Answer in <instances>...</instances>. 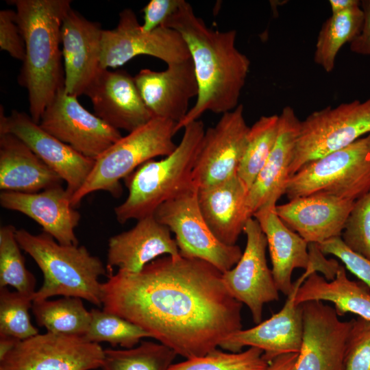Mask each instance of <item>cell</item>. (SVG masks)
Returning <instances> with one entry per match:
<instances>
[{"label": "cell", "mask_w": 370, "mask_h": 370, "mask_svg": "<svg viewBox=\"0 0 370 370\" xmlns=\"http://www.w3.org/2000/svg\"><path fill=\"white\" fill-rule=\"evenodd\" d=\"M370 134V98L313 112L301 121L290 177L303 166Z\"/></svg>", "instance_id": "obj_8"}, {"label": "cell", "mask_w": 370, "mask_h": 370, "mask_svg": "<svg viewBox=\"0 0 370 370\" xmlns=\"http://www.w3.org/2000/svg\"><path fill=\"white\" fill-rule=\"evenodd\" d=\"M163 26L176 30L185 40L199 88L196 102L176 124V133L206 111L223 114L234 110L251 64L236 47V31L210 28L185 0Z\"/></svg>", "instance_id": "obj_2"}, {"label": "cell", "mask_w": 370, "mask_h": 370, "mask_svg": "<svg viewBox=\"0 0 370 370\" xmlns=\"http://www.w3.org/2000/svg\"><path fill=\"white\" fill-rule=\"evenodd\" d=\"M317 246L324 255H332L338 258L344 264L345 269L370 288L369 260L349 249L341 237L329 239Z\"/></svg>", "instance_id": "obj_39"}, {"label": "cell", "mask_w": 370, "mask_h": 370, "mask_svg": "<svg viewBox=\"0 0 370 370\" xmlns=\"http://www.w3.org/2000/svg\"><path fill=\"white\" fill-rule=\"evenodd\" d=\"M248 190L236 175L219 184L197 189L201 213L217 239L234 245L249 219L245 201Z\"/></svg>", "instance_id": "obj_26"}, {"label": "cell", "mask_w": 370, "mask_h": 370, "mask_svg": "<svg viewBox=\"0 0 370 370\" xmlns=\"http://www.w3.org/2000/svg\"><path fill=\"white\" fill-rule=\"evenodd\" d=\"M363 20L360 5L332 14L323 23L318 34L314 62L325 72H332L338 53L344 45L350 44L359 35Z\"/></svg>", "instance_id": "obj_29"}, {"label": "cell", "mask_w": 370, "mask_h": 370, "mask_svg": "<svg viewBox=\"0 0 370 370\" xmlns=\"http://www.w3.org/2000/svg\"><path fill=\"white\" fill-rule=\"evenodd\" d=\"M295 300L297 305L310 301L332 302L338 317L353 313L370 321V288L361 281L349 280L341 264L332 280L317 272L311 273L298 288Z\"/></svg>", "instance_id": "obj_28"}, {"label": "cell", "mask_w": 370, "mask_h": 370, "mask_svg": "<svg viewBox=\"0 0 370 370\" xmlns=\"http://www.w3.org/2000/svg\"><path fill=\"white\" fill-rule=\"evenodd\" d=\"M139 55L153 56L167 65L190 59L179 32L164 26L144 32L134 11L125 8L115 28L102 31L99 67L116 68Z\"/></svg>", "instance_id": "obj_10"}, {"label": "cell", "mask_w": 370, "mask_h": 370, "mask_svg": "<svg viewBox=\"0 0 370 370\" xmlns=\"http://www.w3.org/2000/svg\"><path fill=\"white\" fill-rule=\"evenodd\" d=\"M88 329L83 336L89 342H107L112 346L132 348L151 335L141 328L104 310L93 308Z\"/></svg>", "instance_id": "obj_34"}, {"label": "cell", "mask_w": 370, "mask_h": 370, "mask_svg": "<svg viewBox=\"0 0 370 370\" xmlns=\"http://www.w3.org/2000/svg\"><path fill=\"white\" fill-rule=\"evenodd\" d=\"M176 123L153 118L146 124L122 136L95 160L82 186L71 198L75 207L90 193L103 190L118 197L120 181L136 168L158 156H167L176 148L173 141Z\"/></svg>", "instance_id": "obj_6"}, {"label": "cell", "mask_w": 370, "mask_h": 370, "mask_svg": "<svg viewBox=\"0 0 370 370\" xmlns=\"http://www.w3.org/2000/svg\"><path fill=\"white\" fill-rule=\"evenodd\" d=\"M103 358L99 343L47 332L21 341L0 360V370H94Z\"/></svg>", "instance_id": "obj_12"}, {"label": "cell", "mask_w": 370, "mask_h": 370, "mask_svg": "<svg viewBox=\"0 0 370 370\" xmlns=\"http://www.w3.org/2000/svg\"><path fill=\"white\" fill-rule=\"evenodd\" d=\"M355 201L325 194L296 197L275 206L283 223L308 243L341 237Z\"/></svg>", "instance_id": "obj_22"}, {"label": "cell", "mask_w": 370, "mask_h": 370, "mask_svg": "<svg viewBox=\"0 0 370 370\" xmlns=\"http://www.w3.org/2000/svg\"><path fill=\"white\" fill-rule=\"evenodd\" d=\"M360 7L364 20L359 35L349 44L350 50L357 54L370 56V0H362Z\"/></svg>", "instance_id": "obj_42"}, {"label": "cell", "mask_w": 370, "mask_h": 370, "mask_svg": "<svg viewBox=\"0 0 370 370\" xmlns=\"http://www.w3.org/2000/svg\"><path fill=\"white\" fill-rule=\"evenodd\" d=\"M279 115L262 116L247 134L246 146L240 162L237 176L249 190L265 164L277 140Z\"/></svg>", "instance_id": "obj_31"}, {"label": "cell", "mask_w": 370, "mask_h": 370, "mask_svg": "<svg viewBox=\"0 0 370 370\" xmlns=\"http://www.w3.org/2000/svg\"><path fill=\"white\" fill-rule=\"evenodd\" d=\"M103 29L71 8L61 27L66 93L84 95L99 69Z\"/></svg>", "instance_id": "obj_21"}, {"label": "cell", "mask_w": 370, "mask_h": 370, "mask_svg": "<svg viewBox=\"0 0 370 370\" xmlns=\"http://www.w3.org/2000/svg\"><path fill=\"white\" fill-rule=\"evenodd\" d=\"M313 272L306 271L293 282V289L279 312L253 328L233 333L221 347L234 353L245 346L257 347L269 363L280 356L299 353L304 332L303 312L301 304L297 305L295 297L299 286Z\"/></svg>", "instance_id": "obj_18"}, {"label": "cell", "mask_w": 370, "mask_h": 370, "mask_svg": "<svg viewBox=\"0 0 370 370\" xmlns=\"http://www.w3.org/2000/svg\"><path fill=\"white\" fill-rule=\"evenodd\" d=\"M25 45V56L18 77L27 89L29 115L39 123L47 106L64 88L60 49L61 27L70 0H11Z\"/></svg>", "instance_id": "obj_3"}, {"label": "cell", "mask_w": 370, "mask_h": 370, "mask_svg": "<svg viewBox=\"0 0 370 370\" xmlns=\"http://www.w3.org/2000/svg\"><path fill=\"white\" fill-rule=\"evenodd\" d=\"M184 0H151L143 9V23L141 29L149 32L162 27L175 14Z\"/></svg>", "instance_id": "obj_41"}, {"label": "cell", "mask_w": 370, "mask_h": 370, "mask_svg": "<svg viewBox=\"0 0 370 370\" xmlns=\"http://www.w3.org/2000/svg\"><path fill=\"white\" fill-rule=\"evenodd\" d=\"M0 48L14 59L23 61L25 45L16 22V12L10 9L0 12Z\"/></svg>", "instance_id": "obj_40"}, {"label": "cell", "mask_w": 370, "mask_h": 370, "mask_svg": "<svg viewBox=\"0 0 370 370\" xmlns=\"http://www.w3.org/2000/svg\"><path fill=\"white\" fill-rule=\"evenodd\" d=\"M60 89L44 111L39 125L83 156L97 160L122 136Z\"/></svg>", "instance_id": "obj_13"}, {"label": "cell", "mask_w": 370, "mask_h": 370, "mask_svg": "<svg viewBox=\"0 0 370 370\" xmlns=\"http://www.w3.org/2000/svg\"><path fill=\"white\" fill-rule=\"evenodd\" d=\"M358 0H330L332 14L342 12L352 8L360 5Z\"/></svg>", "instance_id": "obj_44"}, {"label": "cell", "mask_w": 370, "mask_h": 370, "mask_svg": "<svg viewBox=\"0 0 370 370\" xmlns=\"http://www.w3.org/2000/svg\"><path fill=\"white\" fill-rule=\"evenodd\" d=\"M184 129L180 143L171 154L147 161L125 178L128 195L114 208L119 223L153 215L164 202L197 190L193 172L206 130L199 119Z\"/></svg>", "instance_id": "obj_4"}, {"label": "cell", "mask_w": 370, "mask_h": 370, "mask_svg": "<svg viewBox=\"0 0 370 370\" xmlns=\"http://www.w3.org/2000/svg\"><path fill=\"white\" fill-rule=\"evenodd\" d=\"M304 332L294 370H343L351 321L320 301L301 304Z\"/></svg>", "instance_id": "obj_16"}, {"label": "cell", "mask_w": 370, "mask_h": 370, "mask_svg": "<svg viewBox=\"0 0 370 370\" xmlns=\"http://www.w3.org/2000/svg\"><path fill=\"white\" fill-rule=\"evenodd\" d=\"M275 206H264L253 217L267 238L272 275L279 292L286 296L292 292V274L295 269L321 272L326 280H332L339 263L334 259H326L317 244L308 243L289 229L278 216Z\"/></svg>", "instance_id": "obj_11"}, {"label": "cell", "mask_w": 370, "mask_h": 370, "mask_svg": "<svg viewBox=\"0 0 370 370\" xmlns=\"http://www.w3.org/2000/svg\"><path fill=\"white\" fill-rule=\"evenodd\" d=\"M269 365L260 349L250 347L236 353L216 349L204 356L172 364L169 370H266Z\"/></svg>", "instance_id": "obj_35"}, {"label": "cell", "mask_w": 370, "mask_h": 370, "mask_svg": "<svg viewBox=\"0 0 370 370\" xmlns=\"http://www.w3.org/2000/svg\"><path fill=\"white\" fill-rule=\"evenodd\" d=\"M101 284L102 309L141 328L186 359L217 349L243 329V304L208 262L165 256Z\"/></svg>", "instance_id": "obj_1"}, {"label": "cell", "mask_w": 370, "mask_h": 370, "mask_svg": "<svg viewBox=\"0 0 370 370\" xmlns=\"http://www.w3.org/2000/svg\"><path fill=\"white\" fill-rule=\"evenodd\" d=\"M20 341L12 336L0 335V360H2Z\"/></svg>", "instance_id": "obj_45"}, {"label": "cell", "mask_w": 370, "mask_h": 370, "mask_svg": "<svg viewBox=\"0 0 370 370\" xmlns=\"http://www.w3.org/2000/svg\"><path fill=\"white\" fill-rule=\"evenodd\" d=\"M17 241L42 272L44 282L33 301L62 295L84 299L101 306V284L99 278L108 275L102 261L86 247L62 245L42 232L33 234L16 230Z\"/></svg>", "instance_id": "obj_5"}, {"label": "cell", "mask_w": 370, "mask_h": 370, "mask_svg": "<svg viewBox=\"0 0 370 370\" xmlns=\"http://www.w3.org/2000/svg\"><path fill=\"white\" fill-rule=\"evenodd\" d=\"M10 133L25 143L66 184L72 197L82 186L95 160L79 153L44 130L27 114L13 110L6 116L0 110V134Z\"/></svg>", "instance_id": "obj_17"}, {"label": "cell", "mask_w": 370, "mask_h": 370, "mask_svg": "<svg viewBox=\"0 0 370 370\" xmlns=\"http://www.w3.org/2000/svg\"><path fill=\"white\" fill-rule=\"evenodd\" d=\"M134 78L153 118L168 119L177 124L186 116L190 100L199 92L191 58L168 64L162 71L142 69Z\"/></svg>", "instance_id": "obj_20"}, {"label": "cell", "mask_w": 370, "mask_h": 370, "mask_svg": "<svg viewBox=\"0 0 370 370\" xmlns=\"http://www.w3.org/2000/svg\"><path fill=\"white\" fill-rule=\"evenodd\" d=\"M170 230L153 215L138 220L130 230L108 241L106 269L108 276L118 271L137 273L160 256H180L177 243Z\"/></svg>", "instance_id": "obj_24"}, {"label": "cell", "mask_w": 370, "mask_h": 370, "mask_svg": "<svg viewBox=\"0 0 370 370\" xmlns=\"http://www.w3.org/2000/svg\"><path fill=\"white\" fill-rule=\"evenodd\" d=\"M176 353L160 343L141 341L132 348L105 349L102 370H169Z\"/></svg>", "instance_id": "obj_32"}, {"label": "cell", "mask_w": 370, "mask_h": 370, "mask_svg": "<svg viewBox=\"0 0 370 370\" xmlns=\"http://www.w3.org/2000/svg\"><path fill=\"white\" fill-rule=\"evenodd\" d=\"M247 242L243 254L231 269L223 273V280L231 295L249 309L256 324L262 321L265 304L277 301L279 291L267 265V241L256 219L244 227Z\"/></svg>", "instance_id": "obj_15"}, {"label": "cell", "mask_w": 370, "mask_h": 370, "mask_svg": "<svg viewBox=\"0 0 370 370\" xmlns=\"http://www.w3.org/2000/svg\"><path fill=\"white\" fill-rule=\"evenodd\" d=\"M300 124L293 108L284 107L279 115L276 143L247 193L245 208L249 218L264 206H275L285 193Z\"/></svg>", "instance_id": "obj_25"}, {"label": "cell", "mask_w": 370, "mask_h": 370, "mask_svg": "<svg viewBox=\"0 0 370 370\" xmlns=\"http://www.w3.org/2000/svg\"><path fill=\"white\" fill-rule=\"evenodd\" d=\"M16 232L12 225L0 227V288L10 286L17 292L34 298L36 280L25 266Z\"/></svg>", "instance_id": "obj_33"}, {"label": "cell", "mask_w": 370, "mask_h": 370, "mask_svg": "<svg viewBox=\"0 0 370 370\" xmlns=\"http://www.w3.org/2000/svg\"><path fill=\"white\" fill-rule=\"evenodd\" d=\"M0 204L38 223L42 232L62 245H78L75 230L80 214L71 203V196L61 184L35 193L1 191Z\"/></svg>", "instance_id": "obj_23"}, {"label": "cell", "mask_w": 370, "mask_h": 370, "mask_svg": "<svg viewBox=\"0 0 370 370\" xmlns=\"http://www.w3.org/2000/svg\"><path fill=\"white\" fill-rule=\"evenodd\" d=\"M343 370H370V321L352 319Z\"/></svg>", "instance_id": "obj_38"}, {"label": "cell", "mask_w": 370, "mask_h": 370, "mask_svg": "<svg viewBox=\"0 0 370 370\" xmlns=\"http://www.w3.org/2000/svg\"><path fill=\"white\" fill-rule=\"evenodd\" d=\"M32 303V297L0 288V335L23 341L39 334L30 320Z\"/></svg>", "instance_id": "obj_36"}, {"label": "cell", "mask_w": 370, "mask_h": 370, "mask_svg": "<svg viewBox=\"0 0 370 370\" xmlns=\"http://www.w3.org/2000/svg\"><path fill=\"white\" fill-rule=\"evenodd\" d=\"M370 190V134L303 166L286 184L288 200L325 194L356 201Z\"/></svg>", "instance_id": "obj_7"}, {"label": "cell", "mask_w": 370, "mask_h": 370, "mask_svg": "<svg viewBox=\"0 0 370 370\" xmlns=\"http://www.w3.org/2000/svg\"><path fill=\"white\" fill-rule=\"evenodd\" d=\"M60 177L25 143L10 133L0 134V189L35 193L61 184Z\"/></svg>", "instance_id": "obj_27"}, {"label": "cell", "mask_w": 370, "mask_h": 370, "mask_svg": "<svg viewBox=\"0 0 370 370\" xmlns=\"http://www.w3.org/2000/svg\"><path fill=\"white\" fill-rule=\"evenodd\" d=\"M249 130L242 104L223 114L214 127L205 130L193 172L197 190L237 175Z\"/></svg>", "instance_id": "obj_14"}, {"label": "cell", "mask_w": 370, "mask_h": 370, "mask_svg": "<svg viewBox=\"0 0 370 370\" xmlns=\"http://www.w3.org/2000/svg\"><path fill=\"white\" fill-rule=\"evenodd\" d=\"M341 238L349 249L370 260V190L354 201Z\"/></svg>", "instance_id": "obj_37"}, {"label": "cell", "mask_w": 370, "mask_h": 370, "mask_svg": "<svg viewBox=\"0 0 370 370\" xmlns=\"http://www.w3.org/2000/svg\"><path fill=\"white\" fill-rule=\"evenodd\" d=\"M84 95L91 101L95 114L116 130L130 132L153 119L134 78L124 70L99 67Z\"/></svg>", "instance_id": "obj_19"}, {"label": "cell", "mask_w": 370, "mask_h": 370, "mask_svg": "<svg viewBox=\"0 0 370 370\" xmlns=\"http://www.w3.org/2000/svg\"><path fill=\"white\" fill-rule=\"evenodd\" d=\"M32 310L39 326L47 332L64 335L83 337L91 319L90 311L77 297L34 300Z\"/></svg>", "instance_id": "obj_30"}, {"label": "cell", "mask_w": 370, "mask_h": 370, "mask_svg": "<svg viewBox=\"0 0 370 370\" xmlns=\"http://www.w3.org/2000/svg\"><path fill=\"white\" fill-rule=\"evenodd\" d=\"M299 353L286 354L273 360L266 370H294Z\"/></svg>", "instance_id": "obj_43"}, {"label": "cell", "mask_w": 370, "mask_h": 370, "mask_svg": "<svg viewBox=\"0 0 370 370\" xmlns=\"http://www.w3.org/2000/svg\"><path fill=\"white\" fill-rule=\"evenodd\" d=\"M175 236L180 254L209 262L224 273L234 267L243 251L219 241L206 223L197 201V190L169 200L153 214Z\"/></svg>", "instance_id": "obj_9"}]
</instances>
